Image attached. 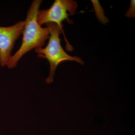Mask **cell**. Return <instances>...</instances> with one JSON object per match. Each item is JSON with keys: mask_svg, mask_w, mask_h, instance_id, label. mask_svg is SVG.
<instances>
[{"mask_svg": "<svg viewBox=\"0 0 135 135\" xmlns=\"http://www.w3.org/2000/svg\"><path fill=\"white\" fill-rule=\"evenodd\" d=\"M135 1H131V5L130 8L126 13V16L128 17H135Z\"/></svg>", "mask_w": 135, "mask_h": 135, "instance_id": "6", "label": "cell"}, {"mask_svg": "<svg viewBox=\"0 0 135 135\" xmlns=\"http://www.w3.org/2000/svg\"><path fill=\"white\" fill-rule=\"evenodd\" d=\"M42 1L35 0L30 6L24 22L22 45L11 56L7 65L9 68L16 67L20 59L30 51L42 47L49 38L50 32L49 27H42L37 22V14Z\"/></svg>", "mask_w": 135, "mask_h": 135, "instance_id": "1", "label": "cell"}, {"mask_svg": "<svg viewBox=\"0 0 135 135\" xmlns=\"http://www.w3.org/2000/svg\"><path fill=\"white\" fill-rule=\"evenodd\" d=\"M46 25L50 32L48 43L45 48L36 49L35 51L39 57L47 59L49 63V75L46 81L50 84L53 82L56 69L60 63L66 60L75 61L81 65L84 64V62L80 57L70 56L64 50L61 46L59 37L61 30L57 25L49 23Z\"/></svg>", "mask_w": 135, "mask_h": 135, "instance_id": "2", "label": "cell"}, {"mask_svg": "<svg viewBox=\"0 0 135 135\" xmlns=\"http://www.w3.org/2000/svg\"><path fill=\"white\" fill-rule=\"evenodd\" d=\"M25 22H17L8 27L0 26V64L7 65L11 57V52L15 42L23 33Z\"/></svg>", "mask_w": 135, "mask_h": 135, "instance_id": "4", "label": "cell"}, {"mask_svg": "<svg viewBox=\"0 0 135 135\" xmlns=\"http://www.w3.org/2000/svg\"><path fill=\"white\" fill-rule=\"evenodd\" d=\"M78 7L77 2L72 0H56L48 9L39 10L37 14V22L40 26L44 24L54 23L59 27L65 37L66 50H73L66 38L63 30L62 23L66 21L69 24L73 22L69 18L70 16L75 14Z\"/></svg>", "mask_w": 135, "mask_h": 135, "instance_id": "3", "label": "cell"}, {"mask_svg": "<svg viewBox=\"0 0 135 135\" xmlns=\"http://www.w3.org/2000/svg\"><path fill=\"white\" fill-rule=\"evenodd\" d=\"M92 2L94 5V9H95L97 17L98 19L103 23H107L109 20L105 16L103 9L100 6L98 1H92Z\"/></svg>", "mask_w": 135, "mask_h": 135, "instance_id": "5", "label": "cell"}]
</instances>
